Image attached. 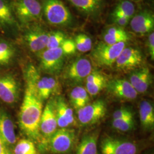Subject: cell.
Instances as JSON below:
<instances>
[{
    "mask_svg": "<svg viewBox=\"0 0 154 154\" xmlns=\"http://www.w3.org/2000/svg\"><path fill=\"white\" fill-rule=\"evenodd\" d=\"M42 107V100L33 88L26 85L19 114V125L23 133L32 141L41 139L39 125Z\"/></svg>",
    "mask_w": 154,
    "mask_h": 154,
    "instance_id": "6da1fadb",
    "label": "cell"
},
{
    "mask_svg": "<svg viewBox=\"0 0 154 154\" xmlns=\"http://www.w3.org/2000/svg\"><path fill=\"white\" fill-rule=\"evenodd\" d=\"M26 85L33 88L42 101L58 93L60 85L53 77L42 76L38 69L33 64L26 66L24 71Z\"/></svg>",
    "mask_w": 154,
    "mask_h": 154,
    "instance_id": "7a4b0ae2",
    "label": "cell"
},
{
    "mask_svg": "<svg viewBox=\"0 0 154 154\" xmlns=\"http://www.w3.org/2000/svg\"><path fill=\"white\" fill-rule=\"evenodd\" d=\"M17 20L20 25H29L42 18V6L37 0H11Z\"/></svg>",
    "mask_w": 154,
    "mask_h": 154,
    "instance_id": "3957f363",
    "label": "cell"
},
{
    "mask_svg": "<svg viewBox=\"0 0 154 154\" xmlns=\"http://www.w3.org/2000/svg\"><path fill=\"white\" fill-rule=\"evenodd\" d=\"M42 12L51 25L66 26L72 22L71 13L60 0H45Z\"/></svg>",
    "mask_w": 154,
    "mask_h": 154,
    "instance_id": "277c9868",
    "label": "cell"
},
{
    "mask_svg": "<svg viewBox=\"0 0 154 154\" xmlns=\"http://www.w3.org/2000/svg\"><path fill=\"white\" fill-rule=\"evenodd\" d=\"M74 140V131L62 128L57 130L48 139L42 142V144L51 153L66 154L72 150Z\"/></svg>",
    "mask_w": 154,
    "mask_h": 154,
    "instance_id": "5b68a950",
    "label": "cell"
},
{
    "mask_svg": "<svg viewBox=\"0 0 154 154\" xmlns=\"http://www.w3.org/2000/svg\"><path fill=\"white\" fill-rule=\"evenodd\" d=\"M126 45V42L109 45L101 42L94 49L92 57L99 66L110 67L116 63L117 58Z\"/></svg>",
    "mask_w": 154,
    "mask_h": 154,
    "instance_id": "8992f818",
    "label": "cell"
},
{
    "mask_svg": "<svg viewBox=\"0 0 154 154\" xmlns=\"http://www.w3.org/2000/svg\"><path fill=\"white\" fill-rule=\"evenodd\" d=\"M65 54L61 48L46 49L39 53L40 66L44 72L49 74L61 72L64 63Z\"/></svg>",
    "mask_w": 154,
    "mask_h": 154,
    "instance_id": "52a82bcc",
    "label": "cell"
},
{
    "mask_svg": "<svg viewBox=\"0 0 154 154\" xmlns=\"http://www.w3.org/2000/svg\"><path fill=\"white\" fill-rule=\"evenodd\" d=\"M139 147L134 142L107 137L100 144L101 154H139Z\"/></svg>",
    "mask_w": 154,
    "mask_h": 154,
    "instance_id": "ba28073f",
    "label": "cell"
},
{
    "mask_svg": "<svg viewBox=\"0 0 154 154\" xmlns=\"http://www.w3.org/2000/svg\"><path fill=\"white\" fill-rule=\"evenodd\" d=\"M107 107L102 99L88 103L78 110V118L80 123L85 126L93 125L98 123L106 116Z\"/></svg>",
    "mask_w": 154,
    "mask_h": 154,
    "instance_id": "9c48e42d",
    "label": "cell"
},
{
    "mask_svg": "<svg viewBox=\"0 0 154 154\" xmlns=\"http://www.w3.org/2000/svg\"><path fill=\"white\" fill-rule=\"evenodd\" d=\"M49 33L38 24L29 25L25 30L23 39L33 53H41L46 48Z\"/></svg>",
    "mask_w": 154,
    "mask_h": 154,
    "instance_id": "30bf717a",
    "label": "cell"
},
{
    "mask_svg": "<svg viewBox=\"0 0 154 154\" xmlns=\"http://www.w3.org/2000/svg\"><path fill=\"white\" fill-rule=\"evenodd\" d=\"M20 88L16 78L10 74H0V100L8 105L16 103Z\"/></svg>",
    "mask_w": 154,
    "mask_h": 154,
    "instance_id": "8fae6325",
    "label": "cell"
},
{
    "mask_svg": "<svg viewBox=\"0 0 154 154\" xmlns=\"http://www.w3.org/2000/svg\"><path fill=\"white\" fill-rule=\"evenodd\" d=\"M142 62L143 56L139 50L125 47L116 60V66L121 70L130 71L139 67Z\"/></svg>",
    "mask_w": 154,
    "mask_h": 154,
    "instance_id": "7c38bea8",
    "label": "cell"
},
{
    "mask_svg": "<svg viewBox=\"0 0 154 154\" xmlns=\"http://www.w3.org/2000/svg\"><path fill=\"white\" fill-rule=\"evenodd\" d=\"M57 127L54 100H51L46 104L42 111L39 125L40 133L44 137V141L57 131Z\"/></svg>",
    "mask_w": 154,
    "mask_h": 154,
    "instance_id": "4fadbf2b",
    "label": "cell"
},
{
    "mask_svg": "<svg viewBox=\"0 0 154 154\" xmlns=\"http://www.w3.org/2000/svg\"><path fill=\"white\" fill-rule=\"evenodd\" d=\"M11 0H0V30L4 33H15L19 30Z\"/></svg>",
    "mask_w": 154,
    "mask_h": 154,
    "instance_id": "5bb4252c",
    "label": "cell"
},
{
    "mask_svg": "<svg viewBox=\"0 0 154 154\" xmlns=\"http://www.w3.org/2000/svg\"><path fill=\"white\" fill-rule=\"evenodd\" d=\"M92 72V66L90 61L86 58H79L73 61L68 66L66 72V78L70 82H82Z\"/></svg>",
    "mask_w": 154,
    "mask_h": 154,
    "instance_id": "9a60e30c",
    "label": "cell"
},
{
    "mask_svg": "<svg viewBox=\"0 0 154 154\" xmlns=\"http://www.w3.org/2000/svg\"><path fill=\"white\" fill-rule=\"evenodd\" d=\"M108 92L118 99L134 100L138 95L137 91L128 81L125 79H116L107 83Z\"/></svg>",
    "mask_w": 154,
    "mask_h": 154,
    "instance_id": "2e32d148",
    "label": "cell"
},
{
    "mask_svg": "<svg viewBox=\"0 0 154 154\" xmlns=\"http://www.w3.org/2000/svg\"><path fill=\"white\" fill-rule=\"evenodd\" d=\"M0 135L9 147L17 143L14 123L11 116L4 109H0Z\"/></svg>",
    "mask_w": 154,
    "mask_h": 154,
    "instance_id": "e0dca14e",
    "label": "cell"
},
{
    "mask_svg": "<svg viewBox=\"0 0 154 154\" xmlns=\"http://www.w3.org/2000/svg\"><path fill=\"white\" fill-rule=\"evenodd\" d=\"M132 30L139 34H146L153 32L154 17L153 14L147 11H141L130 20Z\"/></svg>",
    "mask_w": 154,
    "mask_h": 154,
    "instance_id": "ac0fdd59",
    "label": "cell"
},
{
    "mask_svg": "<svg viewBox=\"0 0 154 154\" xmlns=\"http://www.w3.org/2000/svg\"><path fill=\"white\" fill-rule=\"evenodd\" d=\"M55 114L58 127L60 128H66L74 123V113L62 97L54 100Z\"/></svg>",
    "mask_w": 154,
    "mask_h": 154,
    "instance_id": "d6986e66",
    "label": "cell"
},
{
    "mask_svg": "<svg viewBox=\"0 0 154 154\" xmlns=\"http://www.w3.org/2000/svg\"><path fill=\"white\" fill-rule=\"evenodd\" d=\"M151 74L148 67L136 70L130 77V83L138 93H146L151 83Z\"/></svg>",
    "mask_w": 154,
    "mask_h": 154,
    "instance_id": "ffe728a7",
    "label": "cell"
},
{
    "mask_svg": "<svg viewBox=\"0 0 154 154\" xmlns=\"http://www.w3.org/2000/svg\"><path fill=\"white\" fill-rule=\"evenodd\" d=\"M107 82L106 77L101 72H91L86 78V90L91 96L97 95L106 88Z\"/></svg>",
    "mask_w": 154,
    "mask_h": 154,
    "instance_id": "44dd1931",
    "label": "cell"
},
{
    "mask_svg": "<svg viewBox=\"0 0 154 154\" xmlns=\"http://www.w3.org/2000/svg\"><path fill=\"white\" fill-rule=\"evenodd\" d=\"M139 116L141 125L147 130H153L154 127V109L149 101L142 100L139 107Z\"/></svg>",
    "mask_w": 154,
    "mask_h": 154,
    "instance_id": "7402d4cb",
    "label": "cell"
},
{
    "mask_svg": "<svg viewBox=\"0 0 154 154\" xmlns=\"http://www.w3.org/2000/svg\"><path fill=\"white\" fill-rule=\"evenodd\" d=\"M130 39V35L121 27L113 26L108 28L103 34L104 42L114 45L120 42H126Z\"/></svg>",
    "mask_w": 154,
    "mask_h": 154,
    "instance_id": "603a6c76",
    "label": "cell"
},
{
    "mask_svg": "<svg viewBox=\"0 0 154 154\" xmlns=\"http://www.w3.org/2000/svg\"><path fill=\"white\" fill-rule=\"evenodd\" d=\"M98 133H91L83 137L78 146L77 154H97Z\"/></svg>",
    "mask_w": 154,
    "mask_h": 154,
    "instance_id": "cb8c5ba5",
    "label": "cell"
},
{
    "mask_svg": "<svg viewBox=\"0 0 154 154\" xmlns=\"http://www.w3.org/2000/svg\"><path fill=\"white\" fill-rule=\"evenodd\" d=\"M70 98L72 105L77 110L88 105L90 102V98L87 90L86 88L79 86L72 90Z\"/></svg>",
    "mask_w": 154,
    "mask_h": 154,
    "instance_id": "d4e9b609",
    "label": "cell"
},
{
    "mask_svg": "<svg viewBox=\"0 0 154 154\" xmlns=\"http://www.w3.org/2000/svg\"><path fill=\"white\" fill-rule=\"evenodd\" d=\"M16 54L14 46L9 41L0 39V67L9 65Z\"/></svg>",
    "mask_w": 154,
    "mask_h": 154,
    "instance_id": "484cf974",
    "label": "cell"
},
{
    "mask_svg": "<svg viewBox=\"0 0 154 154\" xmlns=\"http://www.w3.org/2000/svg\"><path fill=\"white\" fill-rule=\"evenodd\" d=\"M79 10L92 14L98 11L102 5V0H69Z\"/></svg>",
    "mask_w": 154,
    "mask_h": 154,
    "instance_id": "4316f807",
    "label": "cell"
},
{
    "mask_svg": "<svg viewBox=\"0 0 154 154\" xmlns=\"http://www.w3.org/2000/svg\"><path fill=\"white\" fill-rule=\"evenodd\" d=\"M135 8L134 4L130 1L123 0L119 2L112 13V18L125 16L132 18L135 14Z\"/></svg>",
    "mask_w": 154,
    "mask_h": 154,
    "instance_id": "83f0119b",
    "label": "cell"
},
{
    "mask_svg": "<svg viewBox=\"0 0 154 154\" xmlns=\"http://www.w3.org/2000/svg\"><path fill=\"white\" fill-rule=\"evenodd\" d=\"M14 154H39L38 151L32 140L22 139L15 144Z\"/></svg>",
    "mask_w": 154,
    "mask_h": 154,
    "instance_id": "f1b7e54d",
    "label": "cell"
},
{
    "mask_svg": "<svg viewBox=\"0 0 154 154\" xmlns=\"http://www.w3.org/2000/svg\"><path fill=\"white\" fill-rule=\"evenodd\" d=\"M135 125L134 116L113 119L112 126L119 131L126 132L131 130Z\"/></svg>",
    "mask_w": 154,
    "mask_h": 154,
    "instance_id": "f546056e",
    "label": "cell"
},
{
    "mask_svg": "<svg viewBox=\"0 0 154 154\" xmlns=\"http://www.w3.org/2000/svg\"><path fill=\"white\" fill-rule=\"evenodd\" d=\"M66 38V35L61 31L50 32L49 34L46 49H50L60 48Z\"/></svg>",
    "mask_w": 154,
    "mask_h": 154,
    "instance_id": "4dcf8cb0",
    "label": "cell"
},
{
    "mask_svg": "<svg viewBox=\"0 0 154 154\" xmlns=\"http://www.w3.org/2000/svg\"><path fill=\"white\" fill-rule=\"evenodd\" d=\"M76 49L78 51L85 53L91 49L92 41L88 35L85 34H79L75 37L74 40Z\"/></svg>",
    "mask_w": 154,
    "mask_h": 154,
    "instance_id": "1f68e13d",
    "label": "cell"
},
{
    "mask_svg": "<svg viewBox=\"0 0 154 154\" xmlns=\"http://www.w3.org/2000/svg\"><path fill=\"white\" fill-rule=\"evenodd\" d=\"M60 48L66 55L74 54L77 50L74 41L71 39L66 38Z\"/></svg>",
    "mask_w": 154,
    "mask_h": 154,
    "instance_id": "d6a6232c",
    "label": "cell"
},
{
    "mask_svg": "<svg viewBox=\"0 0 154 154\" xmlns=\"http://www.w3.org/2000/svg\"><path fill=\"white\" fill-rule=\"evenodd\" d=\"M133 116L132 111L127 107H122L116 110L113 114V119H120L128 116Z\"/></svg>",
    "mask_w": 154,
    "mask_h": 154,
    "instance_id": "836d02e7",
    "label": "cell"
},
{
    "mask_svg": "<svg viewBox=\"0 0 154 154\" xmlns=\"http://www.w3.org/2000/svg\"><path fill=\"white\" fill-rule=\"evenodd\" d=\"M148 48L151 59L153 61L154 60V33L153 32H151L149 35Z\"/></svg>",
    "mask_w": 154,
    "mask_h": 154,
    "instance_id": "e575fe53",
    "label": "cell"
},
{
    "mask_svg": "<svg viewBox=\"0 0 154 154\" xmlns=\"http://www.w3.org/2000/svg\"><path fill=\"white\" fill-rule=\"evenodd\" d=\"M112 18L114 22L119 27H123L126 26L131 20V18L125 16L116 17Z\"/></svg>",
    "mask_w": 154,
    "mask_h": 154,
    "instance_id": "d590c367",
    "label": "cell"
},
{
    "mask_svg": "<svg viewBox=\"0 0 154 154\" xmlns=\"http://www.w3.org/2000/svg\"><path fill=\"white\" fill-rule=\"evenodd\" d=\"M0 154H12L9 147L6 144L0 135Z\"/></svg>",
    "mask_w": 154,
    "mask_h": 154,
    "instance_id": "8d00e7d4",
    "label": "cell"
},
{
    "mask_svg": "<svg viewBox=\"0 0 154 154\" xmlns=\"http://www.w3.org/2000/svg\"><path fill=\"white\" fill-rule=\"evenodd\" d=\"M127 1H131V0H127ZM132 1H138V0H132Z\"/></svg>",
    "mask_w": 154,
    "mask_h": 154,
    "instance_id": "74e56055",
    "label": "cell"
},
{
    "mask_svg": "<svg viewBox=\"0 0 154 154\" xmlns=\"http://www.w3.org/2000/svg\"></svg>",
    "mask_w": 154,
    "mask_h": 154,
    "instance_id": "f35d334b",
    "label": "cell"
}]
</instances>
